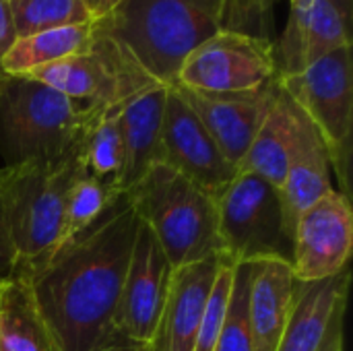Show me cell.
I'll return each mask as SVG.
<instances>
[{
    "label": "cell",
    "instance_id": "obj_1",
    "mask_svg": "<svg viewBox=\"0 0 353 351\" xmlns=\"http://www.w3.org/2000/svg\"><path fill=\"white\" fill-rule=\"evenodd\" d=\"M139 225L124 192L87 232L60 244L39 265L25 267L54 351L126 343L118 335V308Z\"/></svg>",
    "mask_w": 353,
    "mask_h": 351
},
{
    "label": "cell",
    "instance_id": "obj_2",
    "mask_svg": "<svg viewBox=\"0 0 353 351\" xmlns=\"http://www.w3.org/2000/svg\"><path fill=\"white\" fill-rule=\"evenodd\" d=\"M159 85H174L186 56L221 31L219 4L207 0H122L95 21Z\"/></svg>",
    "mask_w": 353,
    "mask_h": 351
},
{
    "label": "cell",
    "instance_id": "obj_3",
    "mask_svg": "<svg viewBox=\"0 0 353 351\" xmlns=\"http://www.w3.org/2000/svg\"><path fill=\"white\" fill-rule=\"evenodd\" d=\"M95 108L29 77L0 79V157L4 168L60 159L83 147Z\"/></svg>",
    "mask_w": 353,
    "mask_h": 351
},
{
    "label": "cell",
    "instance_id": "obj_4",
    "mask_svg": "<svg viewBox=\"0 0 353 351\" xmlns=\"http://www.w3.org/2000/svg\"><path fill=\"white\" fill-rule=\"evenodd\" d=\"M126 194L174 269L223 254L217 199L165 163H155Z\"/></svg>",
    "mask_w": 353,
    "mask_h": 351
},
{
    "label": "cell",
    "instance_id": "obj_5",
    "mask_svg": "<svg viewBox=\"0 0 353 351\" xmlns=\"http://www.w3.org/2000/svg\"><path fill=\"white\" fill-rule=\"evenodd\" d=\"M83 170L81 149L0 170L2 207L19 265L35 267L58 248L68 194Z\"/></svg>",
    "mask_w": 353,
    "mask_h": 351
},
{
    "label": "cell",
    "instance_id": "obj_6",
    "mask_svg": "<svg viewBox=\"0 0 353 351\" xmlns=\"http://www.w3.org/2000/svg\"><path fill=\"white\" fill-rule=\"evenodd\" d=\"M223 254L234 265L285 261L292 265L294 228L281 190L250 172L236 178L217 197Z\"/></svg>",
    "mask_w": 353,
    "mask_h": 351
},
{
    "label": "cell",
    "instance_id": "obj_7",
    "mask_svg": "<svg viewBox=\"0 0 353 351\" xmlns=\"http://www.w3.org/2000/svg\"><path fill=\"white\" fill-rule=\"evenodd\" d=\"M70 99L112 110L124 106L155 83L134 58L110 35L97 29L93 31L91 46L66 60L37 68L29 74Z\"/></svg>",
    "mask_w": 353,
    "mask_h": 351
},
{
    "label": "cell",
    "instance_id": "obj_8",
    "mask_svg": "<svg viewBox=\"0 0 353 351\" xmlns=\"http://www.w3.org/2000/svg\"><path fill=\"white\" fill-rule=\"evenodd\" d=\"M279 85L319 128L331 163L345 184L353 130L352 46L319 58L296 74L279 77Z\"/></svg>",
    "mask_w": 353,
    "mask_h": 351
},
{
    "label": "cell",
    "instance_id": "obj_9",
    "mask_svg": "<svg viewBox=\"0 0 353 351\" xmlns=\"http://www.w3.org/2000/svg\"><path fill=\"white\" fill-rule=\"evenodd\" d=\"M277 79L273 41L217 31L186 56L174 85L207 93H246Z\"/></svg>",
    "mask_w": 353,
    "mask_h": 351
},
{
    "label": "cell",
    "instance_id": "obj_10",
    "mask_svg": "<svg viewBox=\"0 0 353 351\" xmlns=\"http://www.w3.org/2000/svg\"><path fill=\"white\" fill-rule=\"evenodd\" d=\"M352 252V203L345 192L333 188L304 209L294 223V277L300 283L331 279L350 269Z\"/></svg>",
    "mask_w": 353,
    "mask_h": 351
},
{
    "label": "cell",
    "instance_id": "obj_11",
    "mask_svg": "<svg viewBox=\"0 0 353 351\" xmlns=\"http://www.w3.org/2000/svg\"><path fill=\"white\" fill-rule=\"evenodd\" d=\"M174 267L147 225H139L128 259L120 308L118 335L122 341L147 348L163 312Z\"/></svg>",
    "mask_w": 353,
    "mask_h": 351
},
{
    "label": "cell",
    "instance_id": "obj_12",
    "mask_svg": "<svg viewBox=\"0 0 353 351\" xmlns=\"http://www.w3.org/2000/svg\"><path fill=\"white\" fill-rule=\"evenodd\" d=\"M161 163L182 174L215 199L238 174V168L223 157L209 130L174 87H168L165 97Z\"/></svg>",
    "mask_w": 353,
    "mask_h": 351
},
{
    "label": "cell",
    "instance_id": "obj_13",
    "mask_svg": "<svg viewBox=\"0 0 353 351\" xmlns=\"http://www.w3.org/2000/svg\"><path fill=\"white\" fill-rule=\"evenodd\" d=\"M170 87H174L186 106L196 114L223 157L232 166L240 168L267 112L273 106L279 79L263 89L246 93H207L182 85Z\"/></svg>",
    "mask_w": 353,
    "mask_h": 351
},
{
    "label": "cell",
    "instance_id": "obj_14",
    "mask_svg": "<svg viewBox=\"0 0 353 351\" xmlns=\"http://www.w3.org/2000/svg\"><path fill=\"white\" fill-rule=\"evenodd\" d=\"M345 46H352V25L331 0L292 4L288 27L273 43L277 74H296Z\"/></svg>",
    "mask_w": 353,
    "mask_h": 351
},
{
    "label": "cell",
    "instance_id": "obj_15",
    "mask_svg": "<svg viewBox=\"0 0 353 351\" xmlns=\"http://www.w3.org/2000/svg\"><path fill=\"white\" fill-rule=\"evenodd\" d=\"M223 254L174 269L168 300L147 351H194L203 312Z\"/></svg>",
    "mask_w": 353,
    "mask_h": 351
},
{
    "label": "cell",
    "instance_id": "obj_16",
    "mask_svg": "<svg viewBox=\"0 0 353 351\" xmlns=\"http://www.w3.org/2000/svg\"><path fill=\"white\" fill-rule=\"evenodd\" d=\"M296 277L285 261L250 265L248 277V329L254 351H275L294 306Z\"/></svg>",
    "mask_w": 353,
    "mask_h": 351
},
{
    "label": "cell",
    "instance_id": "obj_17",
    "mask_svg": "<svg viewBox=\"0 0 353 351\" xmlns=\"http://www.w3.org/2000/svg\"><path fill=\"white\" fill-rule=\"evenodd\" d=\"M165 85H153L120 108L124 137V172L120 188L130 190L155 163H161V130L165 112Z\"/></svg>",
    "mask_w": 353,
    "mask_h": 351
},
{
    "label": "cell",
    "instance_id": "obj_18",
    "mask_svg": "<svg viewBox=\"0 0 353 351\" xmlns=\"http://www.w3.org/2000/svg\"><path fill=\"white\" fill-rule=\"evenodd\" d=\"M302 120H304V112L294 103V99L279 85L273 106L267 112L238 172L256 174L281 190Z\"/></svg>",
    "mask_w": 353,
    "mask_h": 351
},
{
    "label": "cell",
    "instance_id": "obj_19",
    "mask_svg": "<svg viewBox=\"0 0 353 351\" xmlns=\"http://www.w3.org/2000/svg\"><path fill=\"white\" fill-rule=\"evenodd\" d=\"M352 271L331 279L300 283L296 281L290 321L275 351H316L335 310L347 302Z\"/></svg>",
    "mask_w": 353,
    "mask_h": 351
},
{
    "label": "cell",
    "instance_id": "obj_20",
    "mask_svg": "<svg viewBox=\"0 0 353 351\" xmlns=\"http://www.w3.org/2000/svg\"><path fill=\"white\" fill-rule=\"evenodd\" d=\"M331 155L319 132V128L304 114L298 141L294 145L285 180L281 186V197L285 205L288 219L294 228L298 215L333 190L331 182Z\"/></svg>",
    "mask_w": 353,
    "mask_h": 351
},
{
    "label": "cell",
    "instance_id": "obj_21",
    "mask_svg": "<svg viewBox=\"0 0 353 351\" xmlns=\"http://www.w3.org/2000/svg\"><path fill=\"white\" fill-rule=\"evenodd\" d=\"M0 348L4 351H54L25 267L0 283Z\"/></svg>",
    "mask_w": 353,
    "mask_h": 351
},
{
    "label": "cell",
    "instance_id": "obj_22",
    "mask_svg": "<svg viewBox=\"0 0 353 351\" xmlns=\"http://www.w3.org/2000/svg\"><path fill=\"white\" fill-rule=\"evenodd\" d=\"M93 31L95 23H85L17 37L2 58L0 68L8 77H25L37 68L85 52L93 41Z\"/></svg>",
    "mask_w": 353,
    "mask_h": 351
},
{
    "label": "cell",
    "instance_id": "obj_23",
    "mask_svg": "<svg viewBox=\"0 0 353 351\" xmlns=\"http://www.w3.org/2000/svg\"><path fill=\"white\" fill-rule=\"evenodd\" d=\"M120 108L103 112L89 128L81 147L85 172L118 192H122L120 182L126 161L124 137L120 126Z\"/></svg>",
    "mask_w": 353,
    "mask_h": 351
},
{
    "label": "cell",
    "instance_id": "obj_24",
    "mask_svg": "<svg viewBox=\"0 0 353 351\" xmlns=\"http://www.w3.org/2000/svg\"><path fill=\"white\" fill-rule=\"evenodd\" d=\"M10 8L17 37L97 21L85 0H10Z\"/></svg>",
    "mask_w": 353,
    "mask_h": 351
},
{
    "label": "cell",
    "instance_id": "obj_25",
    "mask_svg": "<svg viewBox=\"0 0 353 351\" xmlns=\"http://www.w3.org/2000/svg\"><path fill=\"white\" fill-rule=\"evenodd\" d=\"M120 194L124 192L110 188L108 184H103L101 180L93 178L91 174L83 170L68 194L60 244L87 232L95 221H99L110 211V207L118 201Z\"/></svg>",
    "mask_w": 353,
    "mask_h": 351
},
{
    "label": "cell",
    "instance_id": "obj_26",
    "mask_svg": "<svg viewBox=\"0 0 353 351\" xmlns=\"http://www.w3.org/2000/svg\"><path fill=\"white\" fill-rule=\"evenodd\" d=\"M273 8H275V0H221L219 2L221 31H236L275 43Z\"/></svg>",
    "mask_w": 353,
    "mask_h": 351
},
{
    "label": "cell",
    "instance_id": "obj_27",
    "mask_svg": "<svg viewBox=\"0 0 353 351\" xmlns=\"http://www.w3.org/2000/svg\"><path fill=\"white\" fill-rule=\"evenodd\" d=\"M234 271L236 265L223 254L221 267L217 271V277L213 281L203 321L199 327V335L194 341V351H215L221 329L225 325L228 317V306H230V296H232V285H234Z\"/></svg>",
    "mask_w": 353,
    "mask_h": 351
},
{
    "label": "cell",
    "instance_id": "obj_28",
    "mask_svg": "<svg viewBox=\"0 0 353 351\" xmlns=\"http://www.w3.org/2000/svg\"><path fill=\"white\" fill-rule=\"evenodd\" d=\"M248 277H250V265H236L228 317L215 351H254L250 329H248V312H246Z\"/></svg>",
    "mask_w": 353,
    "mask_h": 351
},
{
    "label": "cell",
    "instance_id": "obj_29",
    "mask_svg": "<svg viewBox=\"0 0 353 351\" xmlns=\"http://www.w3.org/2000/svg\"><path fill=\"white\" fill-rule=\"evenodd\" d=\"M17 267H19V259H17V250H14V244L6 225L2 194H0V283L6 281L14 273Z\"/></svg>",
    "mask_w": 353,
    "mask_h": 351
},
{
    "label": "cell",
    "instance_id": "obj_30",
    "mask_svg": "<svg viewBox=\"0 0 353 351\" xmlns=\"http://www.w3.org/2000/svg\"><path fill=\"white\" fill-rule=\"evenodd\" d=\"M14 41H17V29H14L10 0H0V66H2V58L6 56V52L12 48ZM2 77L4 72L0 68V79Z\"/></svg>",
    "mask_w": 353,
    "mask_h": 351
},
{
    "label": "cell",
    "instance_id": "obj_31",
    "mask_svg": "<svg viewBox=\"0 0 353 351\" xmlns=\"http://www.w3.org/2000/svg\"><path fill=\"white\" fill-rule=\"evenodd\" d=\"M345 306H347V302H343V304L335 310V314H333V319H331V323H329V327H327V333H325V337H323V341H321V345H319V350L316 351H343Z\"/></svg>",
    "mask_w": 353,
    "mask_h": 351
},
{
    "label": "cell",
    "instance_id": "obj_32",
    "mask_svg": "<svg viewBox=\"0 0 353 351\" xmlns=\"http://www.w3.org/2000/svg\"><path fill=\"white\" fill-rule=\"evenodd\" d=\"M337 8H339V12L343 14V19L352 25V14H353V0H331Z\"/></svg>",
    "mask_w": 353,
    "mask_h": 351
},
{
    "label": "cell",
    "instance_id": "obj_33",
    "mask_svg": "<svg viewBox=\"0 0 353 351\" xmlns=\"http://www.w3.org/2000/svg\"><path fill=\"white\" fill-rule=\"evenodd\" d=\"M99 351H147V348L143 345H132V343H120V345H110Z\"/></svg>",
    "mask_w": 353,
    "mask_h": 351
},
{
    "label": "cell",
    "instance_id": "obj_34",
    "mask_svg": "<svg viewBox=\"0 0 353 351\" xmlns=\"http://www.w3.org/2000/svg\"><path fill=\"white\" fill-rule=\"evenodd\" d=\"M122 0H99V17L108 14L112 8H116Z\"/></svg>",
    "mask_w": 353,
    "mask_h": 351
},
{
    "label": "cell",
    "instance_id": "obj_35",
    "mask_svg": "<svg viewBox=\"0 0 353 351\" xmlns=\"http://www.w3.org/2000/svg\"><path fill=\"white\" fill-rule=\"evenodd\" d=\"M85 2H87V6L93 10V14L99 19V0H85Z\"/></svg>",
    "mask_w": 353,
    "mask_h": 351
},
{
    "label": "cell",
    "instance_id": "obj_36",
    "mask_svg": "<svg viewBox=\"0 0 353 351\" xmlns=\"http://www.w3.org/2000/svg\"><path fill=\"white\" fill-rule=\"evenodd\" d=\"M300 2H308V0H290V4H300Z\"/></svg>",
    "mask_w": 353,
    "mask_h": 351
},
{
    "label": "cell",
    "instance_id": "obj_37",
    "mask_svg": "<svg viewBox=\"0 0 353 351\" xmlns=\"http://www.w3.org/2000/svg\"><path fill=\"white\" fill-rule=\"evenodd\" d=\"M207 2H217V4H219V2H221V0H207Z\"/></svg>",
    "mask_w": 353,
    "mask_h": 351
},
{
    "label": "cell",
    "instance_id": "obj_38",
    "mask_svg": "<svg viewBox=\"0 0 353 351\" xmlns=\"http://www.w3.org/2000/svg\"><path fill=\"white\" fill-rule=\"evenodd\" d=\"M0 351H4V350H2V348H0Z\"/></svg>",
    "mask_w": 353,
    "mask_h": 351
}]
</instances>
